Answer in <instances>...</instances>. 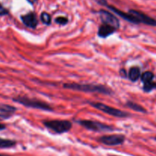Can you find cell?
<instances>
[{
	"label": "cell",
	"instance_id": "6da1fadb",
	"mask_svg": "<svg viewBox=\"0 0 156 156\" xmlns=\"http://www.w3.org/2000/svg\"><path fill=\"white\" fill-rule=\"evenodd\" d=\"M63 88L66 89L74 90V91H83V92L101 93L104 94H112L113 91L108 87L104 85H96V84H81V83H66Z\"/></svg>",
	"mask_w": 156,
	"mask_h": 156
},
{
	"label": "cell",
	"instance_id": "7a4b0ae2",
	"mask_svg": "<svg viewBox=\"0 0 156 156\" xmlns=\"http://www.w3.org/2000/svg\"><path fill=\"white\" fill-rule=\"evenodd\" d=\"M12 100H13V101L24 105V107H27V108H34V109H39L46 111H53L52 107L47 102L36 98H27L26 96H18V97L14 98Z\"/></svg>",
	"mask_w": 156,
	"mask_h": 156
},
{
	"label": "cell",
	"instance_id": "3957f363",
	"mask_svg": "<svg viewBox=\"0 0 156 156\" xmlns=\"http://www.w3.org/2000/svg\"><path fill=\"white\" fill-rule=\"evenodd\" d=\"M44 124L47 129L58 134L68 132L72 129V126H73V123L69 120H46L44 122Z\"/></svg>",
	"mask_w": 156,
	"mask_h": 156
},
{
	"label": "cell",
	"instance_id": "277c9868",
	"mask_svg": "<svg viewBox=\"0 0 156 156\" xmlns=\"http://www.w3.org/2000/svg\"><path fill=\"white\" fill-rule=\"evenodd\" d=\"M77 123L84 128L88 130L94 131V132H111L114 130V127L110 125L101 123L99 121L88 120H77Z\"/></svg>",
	"mask_w": 156,
	"mask_h": 156
},
{
	"label": "cell",
	"instance_id": "5b68a950",
	"mask_svg": "<svg viewBox=\"0 0 156 156\" xmlns=\"http://www.w3.org/2000/svg\"><path fill=\"white\" fill-rule=\"evenodd\" d=\"M89 104L91 106L94 107L96 109L99 110L108 115L114 116L116 117H127L129 115V113L126 112V111H120V110L108 106V105L101 103V102H89Z\"/></svg>",
	"mask_w": 156,
	"mask_h": 156
},
{
	"label": "cell",
	"instance_id": "8992f818",
	"mask_svg": "<svg viewBox=\"0 0 156 156\" xmlns=\"http://www.w3.org/2000/svg\"><path fill=\"white\" fill-rule=\"evenodd\" d=\"M98 141L102 144L109 146H119L124 143L125 136L122 134H113V135L102 136L99 137Z\"/></svg>",
	"mask_w": 156,
	"mask_h": 156
},
{
	"label": "cell",
	"instance_id": "52a82bcc",
	"mask_svg": "<svg viewBox=\"0 0 156 156\" xmlns=\"http://www.w3.org/2000/svg\"><path fill=\"white\" fill-rule=\"evenodd\" d=\"M98 13L100 15L101 20L102 21V24H108L111 27H115L116 29H118L120 27V21L111 12L105 10V9H101Z\"/></svg>",
	"mask_w": 156,
	"mask_h": 156
},
{
	"label": "cell",
	"instance_id": "ba28073f",
	"mask_svg": "<svg viewBox=\"0 0 156 156\" xmlns=\"http://www.w3.org/2000/svg\"><path fill=\"white\" fill-rule=\"evenodd\" d=\"M106 7L108 8V9H110L111 12L115 13L116 15H117L118 16L121 17L123 19H124L125 21H128V22H130V23H133V24H140L138 18H137L135 15H133L132 13H130V12H123V11L120 10V9H117V8L114 7V6L111 5H108Z\"/></svg>",
	"mask_w": 156,
	"mask_h": 156
},
{
	"label": "cell",
	"instance_id": "9c48e42d",
	"mask_svg": "<svg viewBox=\"0 0 156 156\" xmlns=\"http://www.w3.org/2000/svg\"><path fill=\"white\" fill-rule=\"evenodd\" d=\"M129 12L132 13L133 15H134L138 18L140 24L143 23V24H147V25L156 27V20L152 18V17L147 15L146 14L143 13V12H140V11L135 10V9H130V10H129Z\"/></svg>",
	"mask_w": 156,
	"mask_h": 156
},
{
	"label": "cell",
	"instance_id": "30bf717a",
	"mask_svg": "<svg viewBox=\"0 0 156 156\" xmlns=\"http://www.w3.org/2000/svg\"><path fill=\"white\" fill-rule=\"evenodd\" d=\"M21 20L23 24L29 28H36L38 24L37 17L36 14L33 12H30L25 15H21Z\"/></svg>",
	"mask_w": 156,
	"mask_h": 156
},
{
	"label": "cell",
	"instance_id": "8fae6325",
	"mask_svg": "<svg viewBox=\"0 0 156 156\" xmlns=\"http://www.w3.org/2000/svg\"><path fill=\"white\" fill-rule=\"evenodd\" d=\"M17 108L10 105L0 103V119L6 120L10 118L16 112Z\"/></svg>",
	"mask_w": 156,
	"mask_h": 156
},
{
	"label": "cell",
	"instance_id": "7c38bea8",
	"mask_svg": "<svg viewBox=\"0 0 156 156\" xmlns=\"http://www.w3.org/2000/svg\"><path fill=\"white\" fill-rule=\"evenodd\" d=\"M117 30V29L114 27H111V26L108 25V24H102L99 27L98 31V35L100 37H108L110 35L113 34L114 32Z\"/></svg>",
	"mask_w": 156,
	"mask_h": 156
},
{
	"label": "cell",
	"instance_id": "4fadbf2b",
	"mask_svg": "<svg viewBox=\"0 0 156 156\" xmlns=\"http://www.w3.org/2000/svg\"><path fill=\"white\" fill-rule=\"evenodd\" d=\"M128 77H129V80L132 81V82L138 81L140 78H141L140 69L137 66H133L129 69V72H128Z\"/></svg>",
	"mask_w": 156,
	"mask_h": 156
},
{
	"label": "cell",
	"instance_id": "5bb4252c",
	"mask_svg": "<svg viewBox=\"0 0 156 156\" xmlns=\"http://www.w3.org/2000/svg\"><path fill=\"white\" fill-rule=\"evenodd\" d=\"M16 142L9 139L0 138V149H9L15 146Z\"/></svg>",
	"mask_w": 156,
	"mask_h": 156
},
{
	"label": "cell",
	"instance_id": "9a60e30c",
	"mask_svg": "<svg viewBox=\"0 0 156 156\" xmlns=\"http://www.w3.org/2000/svg\"><path fill=\"white\" fill-rule=\"evenodd\" d=\"M126 106H127L129 108H130V109L133 110V111H137V112L144 113V114L147 112L146 110L143 107H142L141 105H138V104L135 103V102L133 101H127V103H126Z\"/></svg>",
	"mask_w": 156,
	"mask_h": 156
},
{
	"label": "cell",
	"instance_id": "2e32d148",
	"mask_svg": "<svg viewBox=\"0 0 156 156\" xmlns=\"http://www.w3.org/2000/svg\"><path fill=\"white\" fill-rule=\"evenodd\" d=\"M154 78H155V75L150 71L145 72L143 75H141V80L143 82V84L152 82V81H154Z\"/></svg>",
	"mask_w": 156,
	"mask_h": 156
},
{
	"label": "cell",
	"instance_id": "e0dca14e",
	"mask_svg": "<svg viewBox=\"0 0 156 156\" xmlns=\"http://www.w3.org/2000/svg\"><path fill=\"white\" fill-rule=\"evenodd\" d=\"M41 20L44 24L49 25V24H51V21H52L51 15L46 12H42V13L41 14Z\"/></svg>",
	"mask_w": 156,
	"mask_h": 156
},
{
	"label": "cell",
	"instance_id": "ac0fdd59",
	"mask_svg": "<svg viewBox=\"0 0 156 156\" xmlns=\"http://www.w3.org/2000/svg\"><path fill=\"white\" fill-rule=\"evenodd\" d=\"M154 89H156V82L155 81L143 84V90L145 92H150Z\"/></svg>",
	"mask_w": 156,
	"mask_h": 156
},
{
	"label": "cell",
	"instance_id": "d6986e66",
	"mask_svg": "<svg viewBox=\"0 0 156 156\" xmlns=\"http://www.w3.org/2000/svg\"><path fill=\"white\" fill-rule=\"evenodd\" d=\"M68 18L63 16H59L55 19V22L58 24H60V25H66L68 23Z\"/></svg>",
	"mask_w": 156,
	"mask_h": 156
},
{
	"label": "cell",
	"instance_id": "ffe728a7",
	"mask_svg": "<svg viewBox=\"0 0 156 156\" xmlns=\"http://www.w3.org/2000/svg\"><path fill=\"white\" fill-rule=\"evenodd\" d=\"M9 14V11L0 3V16H5Z\"/></svg>",
	"mask_w": 156,
	"mask_h": 156
},
{
	"label": "cell",
	"instance_id": "44dd1931",
	"mask_svg": "<svg viewBox=\"0 0 156 156\" xmlns=\"http://www.w3.org/2000/svg\"><path fill=\"white\" fill-rule=\"evenodd\" d=\"M94 1L95 2H97L98 5L102 6H107L108 5L107 0H94Z\"/></svg>",
	"mask_w": 156,
	"mask_h": 156
},
{
	"label": "cell",
	"instance_id": "7402d4cb",
	"mask_svg": "<svg viewBox=\"0 0 156 156\" xmlns=\"http://www.w3.org/2000/svg\"><path fill=\"white\" fill-rule=\"evenodd\" d=\"M5 128H6L5 125L3 124V123H0V131H1V130H4V129H5Z\"/></svg>",
	"mask_w": 156,
	"mask_h": 156
},
{
	"label": "cell",
	"instance_id": "603a6c76",
	"mask_svg": "<svg viewBox=\"0 0 156 156\" xmlns=\"http://www.w3.org/2000/svg\"><path fill=\"white\" fill-rule=\"evenodd\" d=\"M27 1L28 2L30 5H34L37 2V0H27Z\"/></svg>",
	"mask_w": 156,
	"mask_h": 156
},
{
	"label": "cell",
	"instance_id": "cb8c5ba5",
	"mask_svg": "<svg viewBox=\"0 0 156 156\" xmlns=\"http://www.w3.org/2000/svg\"><path fill=\"white\" fill-rule=\"evenodd\" d=\"M0 156H12V155H5V154H0Z\"/></svg>",
	"mask_w": 156,
	"mask_h": 156
},
{
	"label": "cell",
	"instance_id": "d4e9b609",
	"mask_svg": "<svg viewBox=\"0 0 156 156\" xmlns=\"http://www.w3.org/2000/svg\"><path fill=\"white\" fill-rule=\"evenodd\" d=\"M154 139H155V141H156V136H155V138H154Z\"/></svg>",
	"mask_w": 156,
	"mask_h": 156
}]
</instances>
